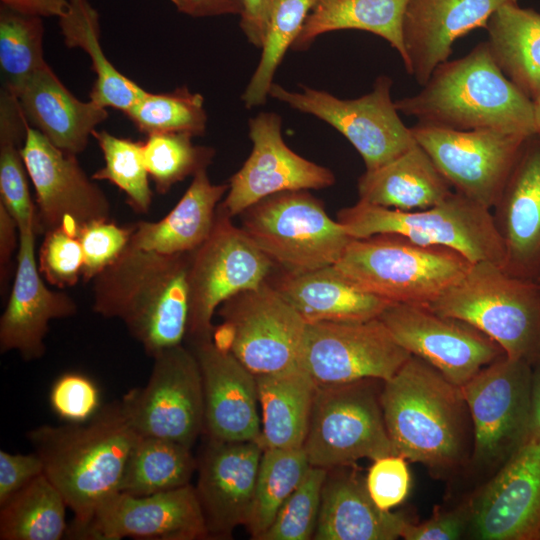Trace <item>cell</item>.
Wrapping results in <instances>:
<instances>
[{
    "label": "cell",
    "mask_w": 540,
    "mask_h": 540,
    "mask_svg": "<svg viewBox=\"0 0 540 540\" xmlns=\"http://www.w3.org/2000/svg\"><path fill=\"white\" fill-rule=\"evenodd\" d=\"M381 406L395 454L439 477L468 466L473 426L461 388L411 355L383 381Z\"/></svg>",
    "instance_id": "obj_1"
},
{
    "label": "cell",
    "mask_w": 540,
    "mask_h": 540,
    "mask_svg": "<svg viewBox=\"0 0 540 540\" xmlns=\"http://www.w3.org/2000/svg\"><path fill=\"white\" fill-rule=\"evenodd\" d=\"M139 437L121 402L100 408L85 422L45 424L28 431L27 438L42 460L44 474L73 513L67 531L70 538L77 539L98 507L120 492Z\"/></svg>",
    "instance_id": "obj_2"
},
{
    "label": "cell",
    "mask_w": 540,
    "mask_h": 540,
    "mask_svg": "<svg viewBox=\"0 0 540 540\" xmlns=\"http://www.w3.org/2000/svg\"><path fill=\"white\" fill-rule=\"evenodd\" d=\"M191 254H164L130 244L93 281V311L120 319L150 356L187 335Z\"/></svg>",
    "instance_id": "obj_3"
},
{
    "label": "cell",
    "mask_w": 540,
    "mask_h": 540,
    "mask_svg": "<svg viewBox=\"0 0 540 540\" xmlns=\"http://www.w3.org/2000/svg\"><path fill=\"white\" fill-rule=\"evenodd\" d=\"M395 105L422 124L535 133L533 102L505 76L487 41L462 58L439 64L417 94Z\"/></svg>",
    "instance_id": "obj_4"
},
{
    "label": "cell",
    "mask_w": 540,
    "mask_h": 540,
    "mask_svg": "<svg viewBox=\"0 0 540 540\" xmlns=\"http://www.w3.org/2000/svg\"><path fill=\"white\" fill-rule=\"evenodd\" d=\"M472 262L445 246L394 233L351 239L335 268L357 288L393 304L429 307L468 272Z\"/></svg>",
    "instance_id": "obj_5"
},
{
    "label": "cell",
    "mask_w": 540,
    "mask_h": 540,
    "mask_svg": "<svg viewBox=\"0 0 540 540\" xmlns=\"http://www.w3.org/2000/svg\"><path fill=\"white\" fill-rule=\"evenodd\" d=\"M463 320L497 342L511 359L540 361V283L489 262L472 263L465 276L429 307Z\"/></svg>",
    "instance_id": "obj_6"
},
{
    "label": "cell",
    "mask_w": 540,
    "mask_h": 540,
    "mask_svg": "<svg viewBox=\"0 0 540 540\" xmlns=\"http://www.w3.org/2000/svg\"><path fill=\"white\" fill-rule=\"evenodd\" d=\"M338 221L352 239L375 234L403 235L424 245L449 247L472 263H504V248L490 209L453 191L438 204L413 211L358 201L341 209Z\"/></svg>",
    "instance_id": "obj_7"
},
{
    "label": "cell",
    "mask_w": 540,
    "mask_h": 540,
    "mask_svg": "<svg viewBox=\"0 0 540 540\" xmlns=\"http://www.w3.org/2000/svg\"><path fill=\"white\" fill-rule=\"evenodd\" d=\"M374 378L316 386L303 443L311 466L330 469L395 454Z\"/></svg>",
    "instance_id": "obj_8"
},
{
    "label": "cell",
    "mask_w": 540,
    "mask_h": 540,
    "mask_svg": "<svg viewBox=\"0 0 540 540\" xmlns=\"http://www.w3.org/2000/svg\"><path fill=\"white\" fill-rule=\"evenodd\" d=\"M240 215L254 244L289 273L334 265L352 239L308 190L270 195Z\"/></svg>",
    "instance_id": "obj_9"
},
{
    "label": "cell",
    "mask_w": 540,
    "mask_h": 540,
    "mask_svg": "<svg viewBox=\"0 0 540 540\" xmlns=\"http://www.w3.org/2000/svg\"><path fill=\"white\" fill-rule=\"evenodd\" d=\"M531 381L530 363L504 355L460 387L473 426L470 471L489 479L528 441Z\"/></svg>",
    "instance_id": "obj_10"
},
{
    "label": "cell",
    "mask_w": 540,
    "mask_h": 540,
    "mask_svg": "<svg viewBox=\"0 0 540 540\" xmlns=\"http://www.w3.org/2000/svg\"><path fill=\"white\" fill-rule=\"evenodd\" d=\"M392 86L389 76L380 75L369 93L341 99L304 85L290 91L273 83L269 96L335 128L360 154L366 170H375L417 144L392 100Z\"/></svg>",
    "instance_id": "obj_11"
},
{
    "label": "cell",
    "mask_w": 540,
    "mask_h": 540,
    "mask_svg": "<svg viewBox=\"0 0 540 540\" xmlns=\"http://www.w3.org/2000/svg\"><path fill=\"white\" fill-rule=\"evenodd\" d=\"M231 218L219 205L210 236L191 254L187 335L193 341L211 339L219 306L265 283L274 264Z\"/></svg>",
    "instance_id": "obj_12"
},
{
    "label": "cell",
    "mask_w": 540,
    "mask_h": 540,
    "mask_svg": "<svg viewBox=\"0 0 540 540\" xmlns=\"http://www.w3.org/2000/svg\"><path fill=\"white\" fill-rule=\"evenodd\" d=\"M147 384L121 401L140 436L192 448L204 431V398L199 362L182 344L157 353Z\"/></svg>",
    "instance_id": "obj_13"
},
{
    "label": "cell",
    "mask_w": 540,
    "mask_h": 540,
    "mask_svg": "<svg viewBox=\"0 0 540 540\" xmlns=\"http://www.w3.org/2000/svg\"><path fill=\"white\" fill-rule=\"evenodd\" d=\"M411 131L452 188L490 210L529 136L498 129L455 130L418 122Z\"/></svg>",
    "instance_id": "obj_14"
},
{
    "label": "cell",
    "mask_w": 540,
    "mask_h": 540,
    "mask_svg": "<svg viewBox=\"0 0 540 540\" xmlns=\"http://www.w3.org/2000/svg\"><path fill=\"white\" fill-rule=\"evenodd\" d=\"M411 354L379 318L307 324L300 363L316 386L390 379Z\"/></svg>",
    "instance_id": "obj_15"
},
{
    "label": "cell",
    "mask_w": 540,
    "mask_h": 540,
    "mask_svg": "<svg viewBox=\"0 0 540 540\" xmlns=\"http://www.w3.org/2000/svg\"><path fill=\"white\" fill-rule=\"evenodd\" d=\"M21 154L36 194L38 233L61 228L77 237L83 226L110 219L108 197L76 155L53 145L29 123Z\"/></svg>",
    "instance_id": "obj_16"
},
{
    "label": "cell",
    "mask_w": 540,
    "mask_h": 540,
    "mask_svg": "<svg viewBox=\"0 0 540 540\" xmlns=\"http://www.w3.org/2000/svg\"><path fill=\"white\" fill-rule=\"evenodd\" d=\"M217 313L232 327L231 353L255 376L300 363L307 323L268 281L227 299Z\"/></svg>",
    "instance_id": "obj_17"
},
{
    "label": "cell",
    "mask_w": 540,
    "mask_h": 540,
    "mask_svg": "<svg viewBox=\"0 0 540 540\" xmlns=\"http://www.w3.org/2000/svg\"><path fill=\"white\" fill-rule=\"evenodd\" d=\"M379 319L411 355L459 387L506 355L497 342L471 324L428 307L390 304Z\"/></svg>",
    "instance_id": "obj_18"
},
{
    "label": "cell",
    "mask_w": 540,
    "mask_h": 540,
    "mask_svg": "<svg viewBox=\"0 0 540 540\" xmlns=\"http://www.w3.org/2000/svg\"><path fill=\"white\" fill-rule=\"evenodd\" d=\"M252 150L230 178L220 207L231 217L270 195L297 190L323 189L335 183L334 173L290 149L281 132L282 119L260 112L249 119Z\"/></svg>",
    "instance_id": "obj_19"
},
{
    "label": "cell",
    "mask_w": 540,
    "mask_h": 540,
    "mask_svg": "<svg viewBox=\"0 0 540 540\" xmlns=\"http://www.w3.org/2000/svg\"><path fill=\"white\" fill-rule=\"evenodd\" d=\"M467 501L466 538L540 540V441H527Z\"/></svg>",
    "instance_id": "obj_20"
},
{
    "label": "cell",
    "mask_w": 540,
    "mask_h": 540,
    "mask_svg": "<svg viewBox=\"0 0 540 540\" xmlns=\"http://www.w3.org/2000/svg\"><path fill=\"white\" fill-rule=\"evenodd\" d=\"M200 540L209 538L195 487L145 496L118 492L104 501L77 539Z\"/></svg>",
    "instance_id": "obj_21"
},
{
    "label": "cell",
    "mask_w": 540,
    "mask_h": 540,
    "mask_svg": "<svg viewBox=\"0 0 540 540\" xmlns=\"http://www.w3.org/2000/svg\"><path fill=\"white\" fill-rule=\"evenodd\" d=\"M207 440L195 491L209 538L226 539L248 520L263 448L259 441Z\"/></svg>",
    "instance_id": "obj_22"
},
{
    "label": "cell",
    "mask_w": 540,
    "mask_h": 540,
    "mask_svg": "<svg viewBox=\"0 0 540 540\" xmlns=\"http://www.w3.org/2000/svg\"><path fill=\"white\" fill-rule=\"evenodd\" d=\"M19 245L12 289L0 319V350L18 352L24 360L41 358L49 322L74 315L77 304L44 283L35 256L34 226L18 228Z\"/></svg>",
    "instance_id": "obj_23"
},
{
    "label": "cell",
    "mask_w": 540,
    "mask_h": 540,
    "mask_svg": "<svg viewBox=\"0 0 540 540\" xmlns=\"http://www.w3.org/2000/svg\"><path fill=\"white\" fill-rule=\"evenodd\" d=\"M509 274L540 277V134L526 137L517 160L491 209Z\"/></svg>",
    "instance_id": "obj_24"
},
{
    "label": "cell",
    "mask_w": 540,
    "mask_h": 540,
    "mask_svg": "<svg viewBox=\"0 0 540 540\" xmlns=\"http://www.w3.org/2000/svg\"><path fill=\"white\" fill-rule=\"evenodd\" d=\"M204 398V431L220 441H259L256 376L231 352L215 347L211 339L194 341Z\"/></svg>",
    "instance_id": "obj_25"
},
{
    "label": "cell",
    "mask_w": 540,
    "mask_h": 540,
    "mask_svg": "<svg viewBox=\"0 0 540 540\" xmlns=\"http://www.w3.org/2000/svg\"><path fill=\"white\" fill-rule=\"evenodd\" d=\"M508 3L518 0H409L402 27L407 73L423 86L448 60L458 38L485 29L490 16Z\"/></svg>",
    "instance_id": "obj_26"
},
{
    "label": "cell",
    "mask_w": 540,
    "mask_h": 540,
    "mask_svg": "<svg viewBox=\"0 0 540 540\" xmlns=\"http://www.w3.org/2000/svg\"><path fill=\"white\" fill-rule=\"evenodd\" d=\"M9 89L29 125L70 154L84 151L93 131L108 118L107 108L92 100L84 102L76 98L48 64Z\"/></svg>",
    "instance_id": "obj_27"
},
{
    "label": "cell",
    "mask_w": 540,
    "mask_h": 540,
    "mask_svg": "<svg viewBox=\"0 0 540 540\" xmlns=\"http://www.w3.org/2000/svg\"><path fill=\"white\" fill-rule=\"evenodd\" d=\"M354 465V464H353ZM353 465L327 469L315 540H394L408 519L381 510Z\"/></svg>",
    "instance_id": "obj_28"
},
{
    "label": "cell",
    "mask_w": 540,
    "mask_h": 540,
    "mask_svg": "<svg viewBox=\"0 0 540 540\" xmlns=\"http://www.w3.org/2000/svg\"><path fill=\"white\" fill-rule=\"evenodd\" d=\"M272 285L307 324L367 321L393 304L357 288L334 265L286 272Z\"/></svg>",
    "instance_id": "obj_29"
},
{
    "label": "cell",
    "mask_w": 540,
    "mask_h": 540,
    "mask_svg": "<svg viewBox=\"0 0 540 540\" xmlns=\"http://www.w3.org/2000/svg\"><path fill=\"white\" fill-rule=\"evenodd\" d=\"M228 184H213L207 169L197 172L175 207L161 220L132 226L129 244L164 254L197 250L210 236Z\"/></svg>",
    "instance_id": "obj_30"
},
{
    "label": "cell",
    "mask_w": 540,
    "mask_h": 540,
    "mask_svg": "<svg viewBox=\"0 0 540 540\" xmlns=\"http://www.w3.org/2000/svg\"><path fill=\"white\" fill-rule=\"evenodd\" d=\"M359 200L402 211L432 207L452 194V186L428 153L415 146L358 179Z\"/></svg>",
    "instance_id": "obj_31"
},
{
    "label": "cell",
    "mask_w": 540,
    "mask_h": 540,
    "mask_svg": "<svg viewBox=\"0 0 540 540\" xmlns=\"http://www.w3.org/2000/svg\"><path fill=\"white\" fill-rule=\"evenodd\" d=\"M263 449H299L306 437L316 385L301 363L256 376Z\"/></svg>",
    "instance_id": "obj_32"
},
{
    "label": "cell",
    "mask_w": 540,
    "mask_h": 540,
    "mask_svg": "<svg viewBox=\"0 0 540 540\" xmlns=\"http://www.w3.org/2000/svg\"><path fill=\"white\" fill-rule=\"evenodd\" d=\"M490 51L505 76L532 102L540 99V12L508 3L485 27Z\"/></svg>",
    "instance_id": "obj_33"
},
{
    "label": "cell",
    "mask_w": 540,
    "mask_h": 540,
    "mask_svg": "<svg viewBox=\"0 0 540 540\" xmlns=\"http://www.w3.org/2000/svg\"><path fill=\"white\" fill-rule=\"evenodd\" d=\"M409 0H317L291 46L308 50L322 34L337 30H362L385 39L405 60L403 19Z\"/></svg>",
    "instance_id": "obj_34"
},
{
    "label": "cell",
    "mask_w": 540,
    "mask_h": 540,
    "mask_svg": "<svg viewBox=\"0 0 540 540\" xmlns=\"http://www.w3.org/2000/svg\"><path fill=\"white\" fill-rule=\"evenodd\" d=\"M68 1L67 12L59 17V27L66 46L80 48L90 58L96 75L90 100L125 113L146 90L120 73L105 56L100 43L99 13L89 0Z\"/></svg>",
    "instance_id": "obj_35"
},
{
    "label": "cell",
    "mask_w": 540,
    "mask_h": 540,
    "mask_svg": "<svg viewBox=\"0 0 540 540\" xmlns=\"http://www.w3.org/2000/svg\"><path fill=\"white\" fill-rule=\"evenodd\" d=\"M67 504L43 473L0 506L1 540H60Z\"/></svg>",
    "instance_id": "obj_36"
},
{
    "label": "cell",
    "mask_w": 540,
    "mask_h": 540,
    "mask_svg": "<svg viewBox=\"0 0 540 540\" xmlns=\"http://www.w3.org/2000/svg\"><path fill=\"white\" fill-rule=\"evenodd\" d=\"M27 124L15 94L3 85L0 93V203L15 219L18 228L34 226L37 232V210L21 154Z\"/></svg>",
    "instance_id": "obj_37"
},
{
    "label": "cell",
    "mask_w": 540,
    "mask_h": 540,
    "mask_svg": "<svg viewBox=\"0 0 540 540\" xmlns=\"http://www.w3.org/2000/svg\"><path fill=\"white\" fill-rule=\"evenodd\" d=\"M196 469L190 447L140 436L129 456L120 492L145 496L177 489L190 484Z\"/></svg>",
    "instance_id": "obj_38"
},
{
    "label": "cell",
    "mask_w": 540,
    "mask_h": 540,
    "mask_svg": "<svg viewBox=\"0 0 540 540\" xmlns=\"http://www.w3.org/2000/svg\"><path fill=\"white\" fill-rule=\"evenodd\" d=\"M311 467L303 448L263 449L253 500L245 524L252 539L259 540L271 526L281 506Z\"/></svg>",
    "instance_id": "obj_39"
},
{
    "label": "cell",
    "mask_w": 540,
    "mask_h": 540,
    "mask_svg": "<svg viewBox=\"0 0 540 540\" xmlns=\"http://www.w3.org/2000/svg\"><path fill=\"white\" fill-rule=\"evenodd\" d=\"M317 0H272L259 63L241 100L247 109L266 103L273 78Z\"/></svg>",
    "instance_id": "obj_40"
},
{
    "label": "cell",
    "mask_w": 540,
    "mask_h": 540,
    "mask_svg": "<svg viewBox=\"0 0 540 540\" xmlns=\"http://www.w3.org/2000/svg\"><path fill=\"white\" fill-rule=\"evenodd\" d=\"M125 114L147 136L158 133L202 136L208 119L203 96L186 86L165 93L146 91Z\"/></svg>",
    "instance_id": "obj_41"
},
{
    "label": "cell",
    "mask_w": 540,
    "mask_h": 540,
    "mask_svg": "<svg viewBox=\"0 0 540 540\" xmlns=\"http://www.w3.org/2000/svg\"><path fill=\"white\" fill-rule=\"evenodd\" d=\"M92 136L102 150L105 164L91 178L113 183L138 213H147L152 202L149 173L143 155V142L121 138L105 130H94Z\"/></svg>",
    "instance_id": "obj_42"
},
{
    "label": "cell",
    "mask_w": 540,
    "mask_h": 540,
    "mask_svg": "<svg viewBox=\"0 0 540 540\" xmlns=\"http://www.w3.org/2000/svg\"><path fill=\"white\" fill-rule=\"evenodd\" d=\"M43 39L41 17L21 14L0 5V67L4 85L13 88L47 64Z\"/></svg>",
    "instance_id": "obj_43"
},
{
    "label": "cell",
    "mask_w": 540,
    "mask_h": 540,
    "mask_svg": "<svg viewBox=\"0 0 540 540\" xmlns=\"http://www.w3.org/2000/svg\"><path fill=\"white\" fill-rule=\"evenodd\" d=\"M187 133H158L143 141V155L156 190L167 193L173 185L207 169L215 151L212 147L194 145Z\"/></svg>",
    "instance_id": "obj_44"
},
{
    "label": "cell",
    "mask_w": 540,
    "mask_h": 540,
    "mask_svg": "<svg viewBox=\"0 0 540 540\" xmlns=\"http://www.w3.org/2000/svg\"><path fill=\"white\" fill-rule=\"evenodd\" d=\"M327 469L311 466L259 540L313 539Z\"/></svg>",
    "instance_id": "obj_45"
},
{
    "label": "cell",
    "mask_w": 540,
    "mask_h": 540,
    "mask_svg": "<svg viewBox=\"0 0 540 540\" xmlns=\"http://www.w3.org/2000/svg\"><path fill=\"white\" fill-rule=\"evenodd\" d=\"M83 262L82 247L76 236L61 228L45 233L38 268L51 285L74 286L82 276Z\"/></svg>",
    "instance_id": "obj_46"
},
{
    "label": "cell",
    "mask_w": 540,
    "mask_h": 540,
    "mask_svg": "<svg viewBox=\"0 0 540 540\" xmlns=\"http://www.w3.org/2000/svg\"><path fill=\"white\" fill-rule=\"evenodd\" d=\"M132 231V227H120L110 220L83 226L77 233L84 257L83 280H93L112 264L128 246Z\"/></svg>",
    "instance_id": "obj_47"
},
{
    "label": "cell",
    "mask_w": 540,
    "mask_h": 540,
    "mask_svg": "<svg viewBox=\"0 0 540 540\" xmlns=\"http://www.w3.org/2000/svg\"><path fill=\"white\" fill-rule=\"evenodd\" d=\"M100 394L96 384L79 373L59 377L50 391L54 412L69 423L85 422L99 411Z\"/></svg>",
    "instance_id": "obj_48"
},
{
    "label": "cell",
    "mask_w": 540,
    "mask_h": 540,
    "mask_svg": "<svg viewBox=\"0 0 540 540\" xmlns=\"http://www.w3.org/2000/svg\"><path fill=\"white\" fill-rule=\"evenodd\" d=\"M365 480L370 497L383 511H391L401 504L410 490L408 464L397 454L373 460Z\"/></svg>",
    "instance_id": "obj_49"
},
{
    "label": "cell",
    "mask_w": 540,
    "mask_h": 540,
    "mask_svg": "<svg viewBox=\"0 0 540 540\" xmlns=\"http://www.w3.org/2000/svg\"><path fill=\"white\" fill-rule=\"evenodd\" d=\"M470 523L468 501L452 509L438 507L433 515L421 523L408 520L401 538L405 540H458L466 538Z\"/></svg>",
    "instance_id": "obj_50"
},
{
    "label": "cell",
    "mask_w": 540,
    "mask_h": 540,
    "mask_svg": "<svg viewBox=\"0 0 540 540\" xmlns=\"http://www.w3.org/2000/svg\"><path fill=\"white\" fill-rule=\"evenodd\" d=\"M43 473V463L37 453L14 454L0 450V506Z\"/></svg>",
    "instance_id": "obj_51"
},
{
    "label": "cell",
    "mask_w": 540,
    "mask_h": 540,
    "mask_svg": "<svg viewBox=\"0 0 540 540\" xmlns=\"http://www.w3.org/2000/svg\"><path fill=\"white\" fill-rule=\"evenodd\" d=\"M272 0H243L240 27L247 41L262 48L269 22Z\"/></svg>",
    "instance_id": "obj_52"
},
{
    "label": "cell",
    "mask_w": 540,
    "mask_h": 540,
    "mask_svg": "<svg viewBox=\"0 0 540 540\" xmlns=\"http://www.w3.org/2000/svg\"><path fill=\"white\" fill-rule=\"evenodd\" d=\"M16 230H18L17 222L0 203V286L2 295L7 294L12 257L17 246Z\"/></svg>",
    "instance_id": "obj_53"
},
{
    "label": "cell",
    "mask_w": 540,
    "mask_h": 540,
    "mask_svg": "<svg viewBox=\"0 0 540 540\" xmlns=\"http://www.w3.org/2000/svg\"><path fill=\"white\" fill-rule=\"evenodd\" d=\"M1 4L18 13L41 18H59L69 7L68 0H1Z\"/></svg>",
    "instance_id": "obj_54"
},
{
    "label": "cell",
    "mask_w": 540,
    "mask_h": 540,
    "mask_svg": "<svg viewBox=\"0 0 540 540\" xmlns=\"http://www.w3.org/2000/svg\"><path fill=\"white\" fill-rule=\"evenodd\" d=\"M243 0H191V17L241 15Z\"/></svg>",
    "instance_id": "obj_55"
},
{
    "label": "cell",
    "mask_w": 540,
    "mask_h": 540,
    "mask_svg": "<svg viewBox=\"0 0 540 540\" xmlns=\"http://www.w3.org/2000/svg\"><path fill=\"white\" fill-rule=\"evenodd\" d=\"M540 441V361L532 366L528 441Z\"/></svg>",
    "instance_id": "obj_56"
},
{
    "label": "cell",
    "mask_w": 540,
    "mask_h": 540,
    "mask_svg": "<svg viewBox=\"0 0 540 540\" xmlns=\"http://www.w3.org/2000/svg\"><path fill=\"white\" fill-rule=\"evenodd\" d=\"M180 13L190 16L191 0H169Z\"/></svg>",
    "instance_id": "obj_57"
},
{
    "label": "cell",
    "mask_w": 540,
    "mask_h": 540,
    "mask_svg": "<svg viewBox=\"0 0 540 540\" xmlns=\"http://www.w3.org/2000/svg\"><path fill=\"white\" fill-rule=\"evenodd\" d=\"M535 133L540 134V99L533 102Z\"/></svg>",
    "instance_id": "obj_58"
},
{
    "label": "cell",
    "mask_w": 540,
    "mask_h": 540,
    "mask_svg": "<svg viewBox=\"0 0 540 540\" xmlns=\"http://www.w3.org/2000/svg\"><path fill=\"white\" fill-rule=\"evenodd\" d=\"M537 281H538V282L540 283V277L538 278V280H537Z\"/></svg>",
    "instance_id": "obj_59"
}]
</instances>
